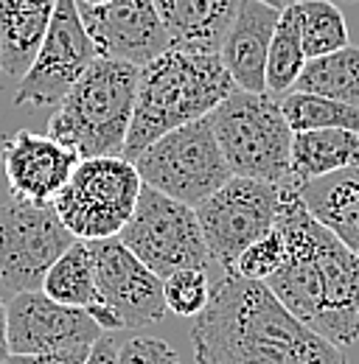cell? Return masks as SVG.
Wrapping results in <instances>:
<instances>
[{
    "instance_id": "obj_30",
    "label": "cell",
    "mask_w": 359,
    "mask_h": 364,
    "mask_svg": "<svg viewBox=\"0 0 359 364\" xmlns=\"http://www.w3.org/2000/svg\"><path fill=\"white\" fill-rule=\"evenodd\" d=\"M115 359H118V342L113 339V333H101L93 342L85 364H115Z\"/></svg>"
},
{
    "instance_id": "obj_32",
    "label": "cell",
    "mask_w": 359,
    "mask_h": 364,
    "mask_svg": "<svg viewBox=\"0 0 359 364\" xmlns=\"http://www.w3.org/2000/svg\"><path fill=\"white\" fill-rule=\"evenodd\" d=\"M79 6H101V3H113V0H76Z\"/></svg>"
},
{
    "instance_id": "obj_35",
    "label": "cell",
    "mask_w": 359,
    "mask_h": 364,
    "mask_svg": "<svg viewBox=\"0 0 359 364\" xmlns=\"http://www.w3.org/2000/svg\"><path fill=\"white\" fill-rule=\"evenodd\" d=\"M0 73H3V65H0Z\"/></svg>"
},
{
    "instance_id": "obj_20",
    "label": "cell",
    "mask_w": 359,
    "mask_h": 364,
    "mask_svg": "<svg viewBox=\"0 0 359 364\" xmlns=\"http://www.w3.org/2000/svg\"><path fill=\"white\" fill-rule=\"evenodd\" d=\"M354 163H359V132H351V129L292 132V151H289L292 185L320 180Z\"/></svg>"
},
{
    "instance_id": "obj_5",
    "label": "cell",
    "mask_w": 359,
    "mask_h": 364,
    "mask_svg": "<svg viewBox=\"0 0 359 364\" xmlns=\"http://www.w3.org/2000/svg\"><path fill=\"white\" fill-rule=\"evenodd\" d=\"M208 121L236 177H253L272 185L289 182L292 129L278 95L236 87L208 112Z\"/></svg>"
},
{
    "instance_id": "obj_4",
    "label": "cell",
    "mask_w": 359,
    "mask_h": 364,
    "mask_svg": "<svg viewBox=\"0 0 359 364\" xmlns=\"http://www.w3.org/2000/svg\"><path fill=\"white\" fill-rule=\"evenodd\" d=\"M137 73L140 68L130 62L95 56L56 104V112L48 121V135L79 157H124L137 98Z\"/></svg>"
},
{
    "instance_id": "obj_26",
    "label": "cell",
    "mask_w": 359,
    "mask_h": 364,
    "mask_svg": "<svg viewBox=\"0 0 359 364\" xmlns=\"http://www.w3.org/2000/svg\"><path fill=\"white\" fill-rule=\"evenodd\" d=\"M166 309L177 317H197L211 300V277L208 269H177L163 277Z\"/></svg>"
},
{
    "instance_id": "obj_8",
    "label": "cell",
    "mask_w": 359,
    "mask_h": 364,
    "mask_svg": "<svg viewBox=\"0 0 359 364\" xmlns=\"http://www.w3.org/2000/svg\"><path fill=\"white\" fill-rule=\"evenodd\" d=\"M95 264V300L88 314L104 333L143 331L166 317L163 277L152 272L118 238L88 241Z\"/></svg>"
},
{
    "instance_id": "obj_1",
    "label": "cell",
    "mask_w": 359,
    "mask_h": 364,
    "mask_svg": "<svg viewBox=\"0 0 359 364\" xmlns=\"http://www.w3.org/2000/svg\"><path fill=\"white\" fill-rule=\"evenodd\" d=\"M197 364H348L345 353L295 317L261 280L222 272L191 322Z\"/></svg>"
},
{
    "instance_id": "obj_3",
    "label": "cell",
    "mask_w": 359,
    "mask_h": 364,
    "mask_svg": "<svg viewBox=\"0 0 359 364\" xmlns=\"http://www.w3.org/2000/svg\"><path fill=\"white\" fill-rule=\"evenodd\" d=\"M236 90L219 53H197L172 46L137 73V98L124 157L132 160L160 135L205 118Z\"/></svg>"
},
{
    "instance_id": "obj_11",
    "label": "cell",
    "mask_w": 359,
    "mask_h": 364,
    "mask_svg": "<svg viewBox=\"0 0 359 364\" xmlns=\"http://www.w3.org/2000/svg\"><path fill=\"white\" fill-rule=\"evenodd\" d=\"M73 241L51 202L11 196L0 205V283L14 294L43 289L45 272Z\"/></svg>"
},
{
    "instance_id": "obj_13",
    "label": "cell",
    "mask_w": 359,
    "mask_h": 364,
    "mask_svg": "<svg viewBox=\"0 0 359 364\" xmlns=\"http://www.w3.org/2000/svg\"><path fill=\"white\" fill-rule=\"evenodd\" d=\"M85 31L101 59L143 68L172 48V37L157 14L155 0H113L101 6H79Z\"/></svg>"
},
{
    "instance_id": "obj_15",
    "label": "cell",
    "mask_w": 359,
    "mask_h": 364,
    "mask_svg": "<svg viewBox=\"0 0 359 364\" xmlns=\"http://www.w3.org/2000/svg\"><path fill=\"white\" fill-rule=\"evenodd\" d=\"M82 157L48 135L20 129L3 140V174L11 196L53 202Z\"/></svg>"
},
{
    "instance_id": "obj_28",
    "label": "cell",
    "mask_w": 359,
    "mask_h": 364,
    "mask_svg": "<svg viewBox=\"0 0 359 364\" xmlns=\"http://www.w3.org/2000/svg\"><path fill=\"white\" fill-rule=\"evenodd\" d=\"M115 364H180V353L157 336H132L118 345Z\"/></svg>"
},
{
    "instance_id": "obj_18",
    "label": "cell",
    "mask_w": 359,
    "mask_h": 364,
    "mask_svg": "<svg viewBox=\"0 0 359 364\" xmlns=\"http://www.w3.org/2000/svg\"><path fill=\"white\" fill-rule=\"evenodd\" d=\"M295 188L314 219L359 255V163Z\"/></svg>"
},
{
    "instance_id": "obj_9",
    "label": "cell",
    "mask_w": 359,
    "mask_h": 364,
    "mask_svg": "<svg viewBox=\"0 0 359 364\" xmlns=\"http://www.w3.org/2000/svg\"><path fill=\"white\" fill-rule=\"evenodd\" d=\"M118 238L157 277H169L177 269L214 267L197 210L149 185H140L132 219L124 225Z\"/></svg>"
},
{
    "instance_id": "obj_21",
    "label": "cell",
    "mask_w": 359,
    "mask_h": 364,
    "mask_svg": "<svg viewBox=\"0 0 359 364\" xmlns=\"http://www.w3.org/2000/svg\"><path fill=\"white\" fill-rule=\"evenodd\" d=\"M292 90L317 92V95L359 107V48L345 46L326 56L309 59Z\"/></svg>"
},
{
    "instance_id": "obj_17",
    "label": "cell",
    "mask_w": 359,
    "mask_h": 364,
    "mask_svg": "<svg viewBox=\"0 0 359 364\" xmlns=\"http://www.w3.org/2000/svg\"><path fill=\"white\" fill-rule=\"evenodd\" d=\"M172 46L219 53L241 0H155Z\"/></svg>"
},
{
    "instance_id": "obj_22",
    "label": "cell",
    "mask_w": 359,
    "mask_h": 364,
    "mask_svg": "<svg viewBox=\"0 0 359 364\" xmlns=\"http://www.w3.org/2000/svg\"><path fill=\"white\" fill-rule=\"evenodd\" d=\"M43 291L59 303L79 306V309H88L95 300V264H93L88 241L76 238L53 261V267L45 272Z\"/></svg>"
},
{
    "instance_id": "obj_14",
    "label": "cell",
    "mask_w": 359,
    "mask_h": 364,
    "mask_svg": "<svg viewBox=\"0 0 359 364\" xmlns=\"http://www.w3.org/2000/svg\"><path fill=\"white\" fill-rule=\"evenodd\" d=\"M104 331L88 309L59 303L43 289L17 291L9 300V350L51 353L68 348H90Z\"/></svg>"
},
{
    "instance_id": "obj_2",
    "label": "cell",
    "mask_w": 359,
    "mask_h": 364,
    "mask_svg": "<svg viewBox=\"0 0 359 364\" xmlns=\"http://www.w3.org/2000/svg\"><path fill=\"white\" fill-rule=\"evenodd\" d=\"M286 241L281 269L269 274V291L337 348L359 339V255L320 225L292 182L281 185L278 222Z\"/></svg>"
},
{
    "instance_id": "obj_12",
    "label": "cell",
    "mask_w": 359,
    "mask_h": 364,
    "mask_svg": "<svg viewBox=\"0 0 359 364\" xmlns=\"http://www.w3.org/2000/svg\"><path fill=\"white\" fill-rule=\"evenodd\" d=\"M95 59V48L90 43L79 3L76 0H56L51 26L43 43L37 48L28 70L17 79V90L11 104L26 109L56 107L68 90L79 82Z\"/></svg>"
},
{
    "instance_id": "obj_16",
    "label": "cell",
    "mask_w": 359,
    "mask_h": 364,
    "mask_svg": "<svg viewBox=\"0 0 359 364\" xmlns=\"http://www.w3.org/2000/svg\"><path fill=\"white\" fill-rule=\"evenodd\" d=\"M281 9L261 0H241L222 43V65L239 90L267 92V53Z\"/></svg>"
},
{
    "instance_id": "obj_29",
    "label": "cell",
    "mask_w": 359,
    "mask_h": 364,
    "mask_svg": "<svg viewBox=\"0 0 359 364\" xmlns=\"http://www.w3.org/2000/svg\"><path fill=\"white\" fill-rule=\"evenodd\" d=\"M90 348H68V350H51V353H11L6 364H85Z\"/></svg>"
},
{
    "instance_id": "obj_31",
    "label": "cell",
    "mask_w": 359,
    "mask_h": 364,
    "mask_svg": "<svg viewBox=\"0 0 359 364\" xmlns=\"http://www.w3.org/2000/svg\"><path fill=\"white\" fill-rule=\"evenodd\" d=\"M11 350H9V303L0 300V364L9 362Z\"/></svg>"
},
{
    "instance_id": "obj_10",
    "label": "cell",
    "mask_w": 359,
    "mask_h": 364,
    "mask_svg": "<svg viewBox=\"0 0 359 364\" xmlns=\"http://www.w3.org/2000/svg\"><path fill=\"white\" fill-rule=\"evenodd\" d=\"M281 185L253 177H230L219 191L199 202L197 219L217 267L233 272L236 258L278 222Z\"/></svg>"
},
{
    "instance_id": "obj_33",
    "label": "cell",
    "mask_w": 359,
    "mask_h": 364,
    "mask_svg": "<svg viewBox=\"0 0 359 364\" xmlns=\"http://www.w3.org/2000/svg\"><path fill=\"white\" fill-rule=\"evenodd\" d=\"M261 3H269V6H275V9H283V6H286V0H261Z\"/></svg>"
},
{
    "instance_id": "obj_24",
    "label": "cell",
    "mask_w": 359,
    "mask_h": 364,
    "mask_svg": "<svg viewBox=\"0 0 359 364\" xmlns=\"http://www.w3.org/2000/svg\"><path fill=\"white\" fill-rule=\"evenodd\" d=\"M281 109H283V118H286L292 132H306V129H351V132H359V107L317 95V92H283Z\"/></svg>"
},
{
    "instance_id": "obj_23",
    "label": "cell",
    "mask_w": 359,
    "mask_h": 364,
    "mask_svg": "<svg viewBox=\"0 0 359 364\" xmlns=\"http://www.w3.org/2000/svg\"><path fill=\"white\" fill-rule=\"evenodd\" d=\"M289 6L298 20L306 59H317L348 46V26L334 0H292Z\"/></svg>"
},
{
    "instance_id": "obj_7",
    "label": "cell",
    "mask_w": 359,
    "mask_h": 364,
    "mask_svg": "<svg viewBox=\"0 0 359 364\" xmlns=\"http://www.w3.org/2000/svg\"><path fill=\"white\" fill-rule=\"evenodd\" d=\"M135 168L143 185L188 208L205 202L233 177L208 115L182 124L149 143L135 157Z\"/></svg>"
},
{
    "instance_id": "obj_34",
    "label": "cell",
    "mask_w": 359,
    "mask_h": 364,
    "mask_svg": "<svg viewBox=\"0 0 359 364\" xmlns=\"http://www.w3.org/2000/svg\"><path fill=\"white\" fill-rule=\"evenodd\" d=\"M286 3H292V0H286ZM334 3H357V0H334Z\"/></svg>"
},
{
    "instance_id": "obj_27",
    "label": "cell",
    "mask_w": 359,
    "mask_h": 364,
    "mask_svg": "<svg viewBox=\"0 0 359 364\" xmlns=\"http://www.w3.org/2000/svg\"><path fill=\"white\" fill-rule=\"evenodd\" d=\"M286 258V241L281 235V230L272 228L267 235H261L259 241H253L239 258H236V267L233 272L247 277V280H267L269 274H275L281 269Z\"/></svg>"
},
{
    "instance_id": "obj_25",
    "label": "cell",
    "mask_w": 359,
    "mask_h": 364,
    "mask_svg": "<svg viewBox=\"0 0 359 364\" xmlns=\"http://www.w3.org/2000/svg\"><path fill=\"white\" fill-rule=\"evenodd\" d=\"M306 53L301 46V31H298V20H295V11L292 6L286 3L281 9V17H278V26H275V34H272V43H269L267 53V92L269 95H283L295 87L303 65H306Z\"/></svg>"
},
{
    "instance_id": "obj_19",
    "label": "cell",
    "mask_w": 359,
    "mask_h": 364,
    "mask_svg": "<svg viewBox=\"0 0 359 364\" xmlns=\"http://www.w3.org/2000/svg\"><path fill=\"white\" fill-rule=\"evenodd\" d=\"M56 0H0V65L20 79L51 26Z\"/></svg>"
},
{
    "instance_id": "obj_6",
    "label": "cell",
    "mask_w": 359,
    "mask_h": 364,
    "mask_svg": "<svg viewBox=\"0 0 359 364\" xmlns=\"http://www.w3.org/2000/svg\"><path fill=\"white\" fill-rule=\"evenodd\" d=\"M140 185L135 163L121 154L82 157L51 205L73 238H113L132 219Z\"/></svg>"
}]
</instances>
